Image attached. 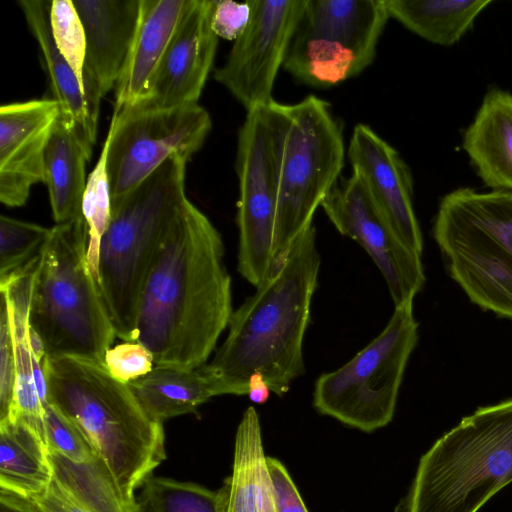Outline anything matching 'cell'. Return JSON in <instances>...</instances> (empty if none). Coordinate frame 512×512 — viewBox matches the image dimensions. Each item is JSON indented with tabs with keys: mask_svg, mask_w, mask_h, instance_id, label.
<instances>
[{
	"mask_svg": "<svg viewBox=\"0 0 512 512\" xmlns=\"http://www.w3.org/2000/svg\"><path fill=\"white\" fill-rule=\"evenodd\" d=\"M222 236L188 198L144 280L136 342L155 365L195 369L207 363L233 314Z\"/></svg>",
	"mask_w": 512,
	"mask_h": 512,
	"instance_id": "cell-1",
	"label": "cell"
},
{
	"mask_svg": "<svg viewBox=\"0 0 512 512\" xmlns=\"http://www.w3.org/2000/svg\"><path fill=\"white\" fill-rule=\"evenodd\" d=\"M320 264L312 223L233 312L225 341L206 364L221 395H247L250 377L261 374L270 390L283 396L304 374L303 340Z\"/></svg>",
	"mask_w": 512,
	"mask_h": 512,
	"instance_id": "cell-2",
	"label": "cell"
},
{
	"mask_svg": "<svg viewBox=\"0 0 512 512\" xmlns=\"http://www.w3.org/2000/svg\"><path fill=\"white\" fill-rule=\"evenodd\" d=\"M46 383L48 401L80 429L135 506L136 491L166 458L163 424L104 363L48 357Z\"/></svg>",
	"mask_w": 512,
	"mask_h": 512,
	"instance_id": "cell-3",
	"label": "cell"
},
{
	"mask_svg": "<svg viewBox=\"0 0 512 512\" xmlns=\"http://www.w3.org/2000/svg\"><path fill=\"white\" fill-rule=\"evenodd\" d=\"M29 324L49 358L104 363L116 333L88 265L83 216L51 227L34 271Z\"/></svg>",
	"mask_w": 512,
	"mask_h": 512,
	"instance_id": "cell-4",
	"label": "cell"
},
{
	"mask_svg": "<svg viewBox=\"0 0 512 512\" xmlns=\"http://www.w3.org/2000/svg\"><path fill=\"white\" fill-rule=\"evenodd\" d=\"M187 161L173 156L112 204L99 248L98 283L116 336L135 341L141 289L184 201Z\"/></svg>",
	"mask_w": 512,
	"mask_h": 512,
	"instance_id": "cell-5",
	"label": "cell"
},
{
	"mask_svg": "<svg viewBox=\"0 0 512 512\" xmlns=\"http://www.w3.org/2000/svg\"><path fill=\"white\" fill-rule=\"evenodd\" d=\"M277 188L273 270L310 224L344 166L343 128L328 102L309 95L266 105Z\"/></svg>",
	"mask_w": 512,
	"mask_h": 512,
	"instance_id": "cell-6",
	"label": "cell"
},
{
	"mask_svg": "<svg viewBox=\"0 0 512 512\" xmlns=\"http://www.w3.org/2000/svg\"><path fill=\"white\" fill-rule=\"evenodd\" d=\"M512 482V398L477 409L420 459L402 512H478Z\"/></svg>",
	"mask_w": 512,
	"mask_h": 512,
	"instance_id": "cell-7",
	"label": "cell"
},
{
	"mask_svg": "<svg viewBox=\"0 0 512 512\" xmlns=\"http://www.w3.org/2000/svg\"><path fill=\"white\" fill-rule=\"evenodd\" d=\"M433 236L469 299L512 319V192L451 191L439 203Z\"/></svg>",
	"mask_w": 512,
	"mask_h": 512,
	"instance_id": "cell-8",
	"label": "cell"
},
{
	"mask_svg": "<svg viewBox=\"0 0 512 512\" xmlns=\"http://www.w3.org/2000/svg\"><path fill=\"white\" fill-rule=\"evenodd\" d=\"M417 339L413 301L396 306L386 327L364 349L318 377L313 393L316 410L364 432L386 426Z\"/></svg>",
	"mask_w": 512,
	"mask_h": 512,
	"instance_id": "cell-9",
	"label": "cell"
},
{
	"mask_svg": "<svg viewBox=\"0 0 512 512\" xmlns=\"http://www.w3.org/2000/svg\"><path fill=\"white\" fill-rule=\"evenodd\" d=\"M389 18L384 0H306L283 68L314 87L348 80L372 64Z\"/></svg>",
	"mask_w": 512,
	"mask_h": 512,
	"instance_id": "cell-10",
	"label": "cell"
},
{
	"mask_svg": "<svg viewBox=\"0 0 512 512\" xmlns=\"http://www.w3.org/2000/svg\"><path fill=\"white\" fill-rule=\"evenodd\" d=\"M211 128L210 114L198 103L166 108L137 105L115 112L104 142L111 203L171 157L188 162Z\"/></svg>",
	"mask_w": 512,
	"mask_h": 512,
	"instance_id": "cell-11",
	"label": "cell"
},
{
	"mask_svg": "<svg viewBox=\"0 0 512 512\" xmlns=\"http://www.w3.org/2000/svg\"><path fill=\"white\" fill-rule=\"evenodd\" d=\"M236 173L239 181L236 221L237 269L258 287L273 272L277 188L266 106L247 112L238 132Z\"/></svg>",
	"mask_w": 512,
	"mask_h": 512,
	"instance_id": "cell-12",
	"label": "cell"
},
{
	"mask_svg": "<svg viewBox=\"0 0 512 512\" xmlns=\"http://www.w3.org/2000/svg\"><path fill=\"white\" fill-rule=\"evenodd\" d=\"M321 207L339 233L356 241L382 273L395 307L413 301L425 283L421 255L398 236L356 171L332 187Z\"/></svg>",
	"mask_w": 512,
	"mask_h": 512,
	"instance_id": "cell-13",
	"label": "cell"
},
{
	"mask_svg": "<svg viewBox=\"0 0 512 512\" xmlns=\"http://www.w3.org/2000/svg\"><path fill=\"white\" fill-rule=\"evenodd\" d=\"M306 0H251L252 13L228 57L214 73L247 112L266 106Z\"/></svg>",
	"mask_w": 512,
	"mask_h": 512,
	"instance_id": "cell-14",
	"label": "cell"
},
{
	"mask_svg": "<svg viewBox=\"0 0 512 512\" xmlns=\"http://www.w3.org/2000/svg\"><path fill=\"white\" fill-rule=\"evenodd\" d=\"M60 116L54 99L4 104L0 108V201L23 206L33 185L45 180V152Z\"/></svg>",
	"mask_w": 512,
	"mask_h": 512,
	"instance_id": "cell-15",
	"label": "cell"
},
{
	"mask_svg": "<svg viewBox=\"0 0 512 512\" xmlns=\"http://www.w3.org/2000/svg\"><path fill=\"white\" fill-rule=\"evenodd\" d=\"M72 1L86 38L83 88L90 112L98 120L100 101L115 88L128 59L141 0Z\"/></svg>",
	"mask_w": 512,
	"mask_h": 512,
	"instance_id": "cell-16",
	"label": "cell"
},
{
	"mask_svg": "<svg viewBox=\"0 0 512 512\" xmlns=\"http://www.w3.org/2000/svg\"><path fill=\"white\" fill-rule=\"evenodd\" d=\"M212 0H194L152 79L144 107L196 104L213 66L218 36L211 27ZM137 106V105H136Z\"/></svg>",
	"mask_w": 512,
	"mask_h": 512,
	"instance_id": "cell-17",
	"label": "cell"
},
{
	"mask_svg": "<svg viewBox=\"0 0 512 512\" xmlns=\"http://www.w3.org/2000/svg\"><path fill=\"white\" fill-rule=\"evenodd\" d=\"M348 158L398 236L421 255L423 239L413 207L412 174L399 152L368 125L357 124Z\"/></svg>",
	"mask_w": 512,
	"mask_h": 512,
	"instance_id": "cell-18",
	"label": "cell"
},
{
	"mask_svg": "<svg viewBox=\"0 0 512 512\" xmlns=\"http://www.w3.org/2000/svg\"><path fill=\"white\" fill-rule=\"evenodd\" d=\"M194 0H141L136 35L115 86L114 113L140 104Z\"/></svg>",
	"mask_w": 512,
	"mask_h": 512,
	"instance_id": "cell-19",
	"label": "cell"
},
{
	"mask_svg": "<svg viewBox=\"0 0 512 512\" xmlns=\"http://www.w3.org/2000/svg\"><path fill=\"white\" fill-rule=\"evenodd\" d=\"M49 0H19L28 27L41 51L54 100L60 117L72 129L87 156L91 158L97 123L89 108L83 84L59 51L53 37Z\"/></svg>",
	"mask_w": 512,
	"mask_h": 512,
	"instance_id": "cell-20",
	"label": "cell"
},
{
	"mask_svg": "<svg viewBox=\"0 0 512 512\" xmlns=\"http://www.w3.org/2000/svg\"><path fill=\"white\" fill-rule=\"evenodd\" d=\"M462 147L486 186L512 192V93L488 90L463 133Z\"/></svg>",
	"mask_w": 512,
	"mask_h": 512,
	"instance_id": "cell-21",
	"label": "cell"
},
{
	"mask_svg": "<svg viewBox=\"0 0 512 512\" xmlns=\"http://www.w3.org/2000/svg\"><path fill=\"white\" fill-rule=\"evenodd\" d=\"M38 256L24 271L0 285L10 313L16 360L14 396L5 419L24 421L47 445L45 412L36 387L29 324L30 298Z\"/></svg>",
	"mask_w": 512,
	"mask_h": 512,
	"instance_id": "cell-22",
	"label": "cell"
},
{
	"mask_svg": "<svg viewBox=\"0 0 512 512\" xmlns=\"http://www.w3.org/2000/svg\"><path fill=\"white\" fill-rule=\"evenodd\" d=\"M206 364L195 369L155 365L128 386L147 414L163 424L170 418L194 412L210 398L221 395Z\"/></svg>",
	"mask_w": 512,
	"mask_h": 512,
	"instance_id": "cell-23",
	"label": "cell"
},
{
	"mask_svg": "<svg viewBox=\"0 0 512 512\" xmlns=\"http://www.w3.org/2000/svg\"><path fill=\"white\" fill-rule=\"evenodd\" d=\"M53 469L42 438L20 419L0 421V490L31 499L50 485Z\"/></svg>",
	"mask_w": 512,
	"mask_h": 512,
	"instance_id": "cell-24",
	"label": "cell"
},
{
	"mask_svg": "<svg viewBox=\"0 0 512 512\" xmlns=\"http://www.w3.org/2000/svg\"><path fill=\"white\" fill-rule=\"evenodd\" d=\"M87 156L72 129L59 116L45 152V180L53 219L66 223L82 216Z\"/></svg>",
	"mask_w": 512,
	"mask_h": 512,
	"instance_id": "cell-25",
	"label": "cell"
},
{
	"mask_svg": "<svg viewBox=\"0 0 512 512\" xmlns=\"http://www.w3.org/2000/svg\"><path fill=\"white\" fill-rule=\"evenodd\" d=\"M390 18L421 38L442 46L458 42L490 0H384Z\"/></svg>",
	"mask_w": 512,
	"mask_h": 512,
	"instance_id": "cell-26",
	"label": "cell"
},
{
	"mask_svg": "<svg viewBox=\"0 0 512 512\" xmlns=\"http://www.w3.org/2000/svg\"><path fill=\"white\" fill-rule=\"evenodd\" d=\"M49 458L53 477L86 512H135L99 455L76 464L49 450Z\"/></svg>",
	"mask_w": 512,
	"mask_h": 512,
	"instance_id": "cell-27",
	"label": "cell"
},
{
	"mask_svg": "<svg viewBox=\"0 0 512 512\" xmlns=\"http://www.w3.org/2000/svg\"><path fill=\"white\" fill-rule=\"evenodd\" d=\"M264 454L261 426L257 411L250 406L238 425L227 512H259L260 473Z\"/></svg>",
	"mask_w": 512,
	"mask_h": 512,
	"instance_id": "cell-28",
	"label": "cell"
},
{
	"mask_svg": "<svg viewBox=\"0 0 512 512\" xmlns=\"http://www.w3.org/2000/svg\"><path fill=\"white\" fill-rule=\"evenodd\" d=\"M229 486L212 491L193 482L150 475L135 496V512H227Z\"/></svg>",
	"mask_w": 512,
	"mask_h": 512,
	"instance_id": "cell-29",
	"label": "cell"
},
{
	"mask_svg": "<svg viewBox=\"0 0 512 512\" xmlns=\"http://www.w3.org/2000/svg\"><path fill=\"white\" fill-rule=\"evenodd\" d=\"M112 215L111 194L103 145L98 161L87 178L82 200V216L87 227V261L98 283L100 242ZM99 286V283H98Z\"/></svg>",
	"mask_w": 512,
	"mask_h": 512,
	"instance_id": "cell-30",
	"label": "cell"
},
{
	"mask_svg": "<svg viewBox=\"0 0 512 512\" xmlns=\"http://www.w3.org/2000/svg\"><path fill=\"white\" fill-rule=\"evenodd\" d=\"M51 228L0 217V285L21 273L39 255Z\"/></svg>",
	"mask_w": 512,
	"mask_h": 512,
	"instance_id": "cell-31",
	"label": "cell"
},
{
	"mask_svg": "<svg viewBox=\"0 0 512 512\" xmlns=\"http://www.w3.org/2000/svg\"><path fill=\"white\" fill-rule=\"evenodd\" d=\"M53 37L61 54L83 84L85 32L72 0H53L50 8Z\"/></svg>",
	"mask_w": 512,
	"mask_h": 512,
	"instance_id": "cell-32",
	"label": "cell"
},
{
	"mask_svg": "<svg viewBox=\"0 0 512 512\" xmlns=\"http://www.w3.org/2000/svg\"><path fill=\"white\" fill-rule=\"evenodd\" d=\"M44 412L49 450L76 464L86 463L98 455L80 429L55 405L46 403Z\"/></svg>",
	"mask_w": 512,
	"mask_h": 512,
	"instance_id": "cell-33",
	"label": "cell"
},
{
	"mask_svg": "<svg viewBox=\"0 0 512 512\" xmlns=\"http://www.w3.org/2000/svg\"><path fill=\"white\" fill-rule=\"evenodd\" d=\"M104 365L115 379L128 384L148 374L155 363L145 346L136 341H124L106 351Z\"/></svg>",
	"mask_w": 512,
	"mask_h": 512,
	"instance_id": "cell-34",
	"label": "cell"
},
{
	"mask_svg": "<svg viewBox=\"0 0 512 512\" xmlns=\"http://www.w3.org/2000/svg\"><path fill=\"white\" fill-rule=\"evenodd\" d=\"M16 379L14 337L10 313L1 294L0 312V421L5 419L12 405Z\"/></svg>",
	"mask_w": 512,
	"mask_h": 512,
	"instance_id": "cell-35",
	"label": "cell"
},
{
	"mask_svg": "<svg viewBox=\"0 0 512 512\" xmlns=\"http://www.w3.org/2000/svg\"><path fill=\"white\" fill-rule=\"evenodd\" d=\"M251 13V0H212L211 27L218 38L235 41L247 27Z\"/></svg>",
	"mask_w": 512,
	"mask_h": 512,
	"instance_id": "cell-36",
	"label": "cell"
},
{
	"mask_svg": "<svg viewBox=\"0 0 512 512\" xmlns=\"http://www.w3.org/2000/svg\"><path fill=\"white\" fill-rule=\"evenodd\" d=\"M276 512H308L297 487L285 466L276 458L266 456Z\"/></svg>",
	"mask_w": 512,
	"mask_h": 512,
	"instance_id": "cell-37",
	"label": "cell"
},
{
	"mask_svg": "<svg viewBox=\"0 0 512 512\" xmlns=\"http://www.w3.org/2000/svg\"><path fill=\"white\" fill-rule=\"evenodd\" d=\"M31 500L42 512H86L54 477L46 490Z\"/></svg>",
	"mask_w": 512,
	"mask_h": 512,
	"instance_id": "cell-38",
	"label": "cell"
},
{
	"mask_svg": "<svg viewBox=\"0 0 512 512\" xmlns=\"http://www.w3.org/2000/svg\"><path fill=\"white\" fill-rule=\"evenodd\" d=\"M0 512H42L31 499L0 490Z\"/></svg>",
	"mask_w": 512,
	"mask_h": 512,
	"instance_id": "cell-39",
	"label": "cell"
},
{
	"mask_svg": "<svg viewBox=\"0 0 512 512\" xmlns=\"http://www.w3.org/2000/svg\"><path fill=\"white\" fill-rule=\"evenodd\" d=\"M248 396L251 401L257 404H264L270 395V388L261 374H254L248 382Z\"/></svg>",
	"mask_w": 512,
	"mask_h": 512,
	"instance_id": "cell-40",
	"label": "cell"
}]
</instances>
